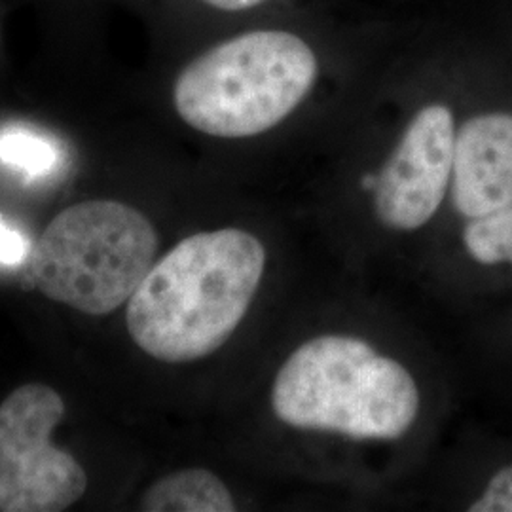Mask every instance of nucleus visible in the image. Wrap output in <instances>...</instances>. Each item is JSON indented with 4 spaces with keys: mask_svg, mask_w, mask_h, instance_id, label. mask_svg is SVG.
Segmentation results:
<instances>
[{
    "mask_svg": "<svg viewBox=\"0 0 512 512\" xmlns=\"http://www.w3.org/2000/svg\"><path fill=\"white\" fill-rule=\"evenodd\" d=\"M266 249L251 232L222 228L177 243L129 298V336L162 363H192L222 348L255 298Z\"/></svg>",
    "mask_w": 512,
    "mask_h": 512,
    "instance_id": "obj_1",
    "label": "nucleus"
},
{
    "mask_svg": "<svg viewBox=\"0 0 512 512\" xmlns=\"http://www.w3.org/2000/svg\"><path fill=\"white\" fill-rule=\"evenodd\" d=\"M272 408L283 423L357 440H395L414 425L412 374L355 336H317L279 368Z\"/></svg>",
    "mask_w": 512,
    "mask_h": 512,
    "instance_id": "obj_2",
    "label": "nucleus"
},
{
    "mask_svg": "<svg viewBox=\"0 0 512 512\" xmlns=\"http://www.w3.org/2000/svg\"><path fill=\"white\" fill-rule=\"evenodd\" d=\"M319 63L287 31H251L186 65L173 103L190 128L220 139L255 137L279 126L310 93Z\"/></svg>",
    "mask_w": 512,
    "mask_h": 512,
    "instance_id": "obj_3",
    "label": "nucleus"
},
{
    "mask_svg": "<svg viewBox=\"0 0 512 512\" xmlns=\"http://www.w3.org/2000/svg\"><path fill=\"white\" fill-rule=\"evenodd\" d=\"M158 232L128 203L92 200L61 211L31 251V277L46 298L88 315L128 304L154 266Z\"/></svg>",
    "mask_w": 512,
    "mask_h": 512,
    "instance_id": "obj_4",
    "label": "nucleus"
},
{
    "mask_svg": "<svg viewBox=\"0 0 512 512\" xmlns=\"http://www.w3.org/2000/svg\"><path fill=\"white\" fill-rule=\"evenodd\" d=\"M63 416L50 385H19L0 404V511H65L86 494L84 467L52 444Z\"/></svg>",
    "mask_w": 512,
    "mask_h": 512,
    "instance_id": "obj_5",
    "label": "nucleus"
},
{
    "mask_svg": "<svg viewBox=\"0 0 512 512\" xmlns=\"http://www.w3.org/2000/svg\"><path fill=\"white\" fill-rule=\"evenodd\" d=\"M454 145L456 124L448 107L429 105L414 116L372 192L387 228L412 232L433 219L452 181Z\"/></svg>",
    "mask_w": 512,
    "mask_h": 512,
    "instance_id": "obj_6",
    "label": "nucleus"
},
{
    "mask_svg": "<svg viewBox=\"0 0 512 512\" xmlns=\"http://www.w3.org/2000/svg\"><path fill=\"white\" fill-rule=\"evenodd\" d=\"M452 203L478 219L512 202V114L486 112L467 120L454 145Z\"/></svg>",
    "mask_w": 512,
    "mask_h": 512,
    "instance_id": "obj_7",
    "label": "nucleus"
},
{
    "mask_svg": "<svg viewBox=\"0 0 512 512\" xmlns=\"http://www.w3.org/2000/svg\"><path fill=\"white\" fill-rule=\"evenodd\" d=\"M141 511L230 512L236 511V503L219 476L184 469L154 482L141 499Z\"/></svg>",
    "mask_w": 512,
    "mask_h": 512,
    "instance_id": "obj_8",
    "label": "nucleus"
},
{
    "mask_svg": "<svg viewBox=\"0 0 512 512\" xmlns=\"http://www.w3.org/2000/svg\"><path fill=\"white\" fill-rule=\"evenodd\" d=\"M0 162L27 177H46L61 164L54 141L31 129L10 128L0 133Z\"/></svg>",
    "mask_w": 512,
    "mask_h": 512,
    "instance_id": "obj_9",
    "label": "nucleus"
},
{
    "mask_svg": "<svg viewBox=\"0 0 512 512\" xmlns=\"http://www.w3.org/2000/svg\"><path fill=\"white\" fill-rule=\"evenodd\" d=\"M467 253L480 264L512 266V202L490 215L469 219L463 232Z\"/></svg>",
    "mask_w": 512,
    "mask_h": 512,
    "instance_id": "obj_10",
    "label": "nucleus"
},
{
    "mask_svg": "<svg viewBox=\"0 0 512 512\" xmlns=\"http://www.w3.org/2000/svg\"><path fill=\"white\" fill-rule=\"evenodd\" d=\"M473 512H512V465L497 471L482 495L469 507Z\"/></svg>",
    "mask_w": 512,
    "mask_h": 512,
    "instance_id": "obj_11",
    "label": "nucleus"
},
{
    "mask_svg": "<svg viewBox=\"0 0 512 512\" xmlns=\"http://www.w3.org/2000/svg\"><path fill=\"white\" fill-rule=\"evenodd\" d=\"M31 243L19 230L12 228L4 219H0V264L19 266L31 256Z\"/></svg>",
    "mask_w": 512,
    "mask_h": 512,
    "instance_id": "obj_12",
    "label": "nucleus"
},
{
    "mask_svg": "<svg viewBox=\"0 0 512 512\" xmlns=\"http://www.w3.org/2000/svg\"><path fill=\"white\" fill-rule=\"evenodd\" d=\"M203 2H207L219 10H224V12H241V10L255 8L264 0H203Z\"/></svg>",
    "mask_w": 512,
    "mask_h": 512,
    "instance_id": "obj_13",
    "label": "nucleus"
},
{
    "mask_svg": "<svg viewBox=\"0 0 512 512\" xmlns=\"http://www.w3.org/2000/svg\"><path fill=\"white\" fill-rule=\"evenodd\" d=\"M376 183H378V175H366V177H363V181H361V186H363V190L374 192Z\"/></svg>",
    "mask_w": 512,
    "mask_h": 512,
    "instance_id": "obj_14",
    "label": "nucleus"
}]
</instances>
